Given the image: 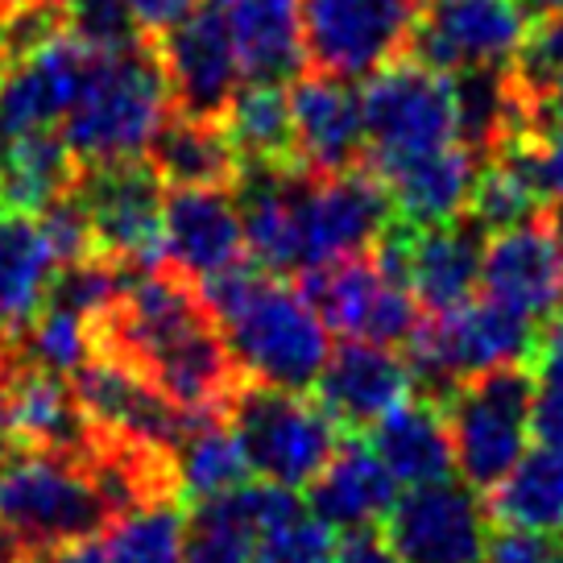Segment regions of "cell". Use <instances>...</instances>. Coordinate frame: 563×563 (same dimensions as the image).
<instances>
[{
  "instance_id": "cell-1",
  "label": "cell",
  "mask_w": 563,
  "mask_h": 563,
  "mask_svg": "<svg viewBox=\"0 0 563 563\" xmlns=\"http://www.w3.org/2000/svg\"><path fill=\"white\" fill-rule=\"evenodd\" d=\"M96 332H104L108 352H121L141 373H150L178 406L229 415L241 373L203 295L178 269L162 265L137 274L121 307Z\"/></svg>"
},
{
  "instance_id": "cell-2",
  "label": "cell",
  "mask_w": 563,
  "mask_h": 563,
  "mask_svg": "<svg viewBox=\"0 0 563 563\" xmlns=\"http://www.w3.org/2000/svg\"><path fill=\"white\" fill-rule=\"evenodd\" d=\"M216 328L229 344L241 382L278 389H311L332 356V332L302 295L265 265L236 262L199 282Z\"/></svg>"
},
{
  "instance_id": "cell-3",
  "label": "cell",
  "mask_w": 563,
  "mask_h": 563,
  "mask_svg": "<svg viewBox=\"0 0 563 563\" xmlns=\"http://www.w3.org/2000/svg\"><path fill=\"white\" fill-rule=\"evenodd\" d=\"M112 514L96 468L70 452L30 448L0 460V534L21 560L88 539Z\"/></svg>"
},
{
  "instance_id": "cell-4",
  "label": "cell",
  "mask_w": 563,
  "mask_h": 563,
  "mask_svg": "<svg viewBox=\"0 0 563 563\" xmlns=\"http://www.w3.org/2000/svg\"><path fill=\"white\" fill-rule=\"evenodd\" d=\"M170 79L162 67L158 37L121 54H96L84 88L63 117V137L79 162L141 158L170 117Z\"/></svg>"
},
{
  "instance_id": "cell-5",
  "label": "cell",
  "mask_w": 563,
  "mask_h": 563,
  "mask_svg": "<svg viewBox=\"0 0 563 563\" xmlns=\"http://www.w3.org/2000/svg\"><path fill=\"white\" fill-rule=\"evenodd\" d=\"M452 431L456 473L476 493L497 489L534 440V369L497 365L452 386L440 398Z\"/></svg>"
},
{
  "instance_id": "cell-6",
  "label": "cell",
  "mask_w": 563,
  "mask_h": 563,
  "mask_svg": "<svg viewBox=\"0 0 563 563\" xmlns=\"http://www.w3.org/2000/svg\"><path fill=\"white\" fill-rule=\"evenodd\" d=\"M365 117V166L386 175L389 166L422 158L456 141V100L452 75L398 54L365 75L361 84Z\"/></svg>"
},
{
  "instance_id": "cell-7",
  "label": "cell",
  "mask_w": 563,
  "mask_h": 563,
  "mask_svg": "<svg viewBox=\"0 0 563 563\" xmlns=\"http://www.w3.org/2000/svg\"><path fill=\"white\" fill-rule=\"evenodd\" d=\"M229 419L245 443L249 464L262 481L307 489L344 440V427L319 398L302 389L241 382L229 398Z\"/></svg>"
},
{
  "instance_id": "cell-8",
  "label": "cell",
  "mask_w": 563,
  "mask_h": 563,
  "mask_svg": "<svg viewBox=\"0 0 563 563\" xmlns=\"http://www.w3.org/2000/svg\"><path fill=\"white\" fill-rule=\"evenodd\" d=\"M543 328L514 316L493 299H468L456 311L422 316L415 335L406 340V361L415 369V386H427L431 398H443L452 386L497 365H522L539 349Z\"/></svg>"
},
{
  "instance_id": "cell-9",
  "label": "cell",
  "mask_w": 563,
  "mask_h": 563,
  "mask_svg": "<svg viewBox=\"0 0 563 563\" xmlns=\"http://www.w3.org/2000/svg\"><path fill=\"white\" fill-rule=\"evenodd\" d=\"M79 199L88 203L96 253L112 257L129 274H150L166 265V183L150 158H117V162H84Z\"/></svg>"
},
{
  "instance_id": "cell-10",
  "label": "cell",
  "mask_w": 563,
  "mask_h": 563,
  "mask_svg": "<svg viewBox=\"0 0 563 563\" xmlns=\"http://www.w3.org/2000/svg\"><path fill=\"white\" fill-rule=\"evenodd\" d=\"M75 398L100 435H108L112 443L158 452V456H170L178 440L203 415H220V410L178 406L150 373H141L121 352H104V356L96 352L88 365L75 373Z\"/></svg>"
},
{
  "instance_id": "cell-11",
  "label": "cell",
  "mask_w": 563,
  "mask_h": 563,
  "mask_svg": "<svg viewBox=\"0 0 563 563\" xmlns=\"http://www.w3.org/2000/svg\"><path fill=\"white\" fill-rule=\"evenodd\" d=\"M302 295L311 299L328 332L340 340H373L398 349L422 323V302L406 282L389 278L373 249L340 262L302 269Z\"/></svg>"
},
{
  "instance_id": "cell-12",
  "label": "cell",
  "mask_w": 563,
  "mask_h": 563,
  "mask_svg": "<svg viewBox=\"0 0 563 563\" xmlns=\"http://www.w3.org/2000/svg\"><path fill=\"white\" fill-rule=\"evenodd\" d=\"M419 0H299L307 70L335 79H365L406 54Z\"/></svg>"
},
{
  "instance_id": "cell-13",
  "label": "cell",
  "mask_w": 563,
  "mask_h": 563,
  "mask_svg": "<svg viewBox=\"0 0 563 563\" xmlns=\"http://www.w3.org/2000/svg\"><path fill=\"white\" fill-rule=\"evenodd\" d=\"M489 510L464 481L406 489L382 522V534L406 563H481L489 547Z\"/></svg>"
},
{
  "instance_id": "cell-14",
  "label": "cell",
  "mask_w": 563,
  "mask_h": 563,
  "mask_svg": "<svg viewBox=\"0 0 563 563\" xmlns=\"http://www.w3.org/2000/svg\"><path fill=\"white\" fill-rule=\"evenodd\" d=\"M530 13L518 0H419L406 54L435 70L510 63Z\"/></svg>"
},
{
  "instance_id": "cell-15",
  "label": "cell",
  "mask_w": 563,
  "mask_h": 563,
  "mask_svg": "<svg viewBox=\"0 0 563 563\" xmlns=\"http://www.w3.org/2000/svg\"><path fill=\"white\" fill-rule=\"evenodd\" d=\"M158 54L170 79V108L183 117L224 121L229 100L245 79L224 4H199L191 18L158 37Z\"/></svg>"
},
{
  "instance_id": "cell-16",
  "label": "cell",
  "mask_w": 563,
  "mask_h": 563,
  "mask_svg": "<svg viewBox=\"0 0 563 563\" xmlns=\"http://www.w3.org/2000/svg\"><path fill=\"white\" fill-rule=\"evenodd\" d=\"M389 220L394 199L365 162L344 175H311L302 191V269L365 253Z\"/></svg>"
},
{
  "instance_id": "cell-17",
  "label": "cell",
  "mask_w": 563,
  "mask_h": 563,
  "mask_svg": "<svg viewBox=\"0 0 563 563\" xmlns=\"http://www.w3.org/2000/svg\"><path fill=\"white\" fill-rule=\"evenodd\" d=\"M481 295L530 319L534 328L563 316V249L547 224V211L485 241Z\"/></svg>"
},
{
  "instance_id": "cell-18",
  "label": "cell",
  "mask_w": 563,
  "mask_h": 563,
  "mask_svg": "<svg viewBox=\"0 0 563 563\" xmlns=\"http://www.w3.org/2000/svg\"><path fill=\"white\" fill-rule=\"evenodd\" d=\"M166 265L183 278L208 282L211 274L245 262V220L232 187H170L166 195Z\"/></svg>"
},
{
  "instance_id": "cell-19",
  "label": "cell",
  "mask_w": 563,
  "mask_h": 563,
  "mask_svg": "<svg viewBox=\"0 0 563 563\" xmlns=\"http://www.w3.org/2000/svg\"><path fill=\"white\" fill-rule=\"evenodd\" d=\"M0 389H4L9 431L25 448H51L70 456L96 452V427L84 415L75 389L58 373L37 369L9 349H0Z\"/></svg>"
},
{
  "instance_id": "cell-20",
  "label": "cell",
  "mask_w": 563,
  "mask_h": 563,
  "mask_svg": "<svg viewBox=\"0 0 563 563\" xmlns=\"http://www.w3.org/2000/svg\"><path fill=\"white\" fill-rule=\"evenodd\" d=\"M415 394V369L389 344L344 340L319 369L316 398L335 415L344 431H369L398 402Z\"/></svg>"
},
{
  "instance_id": "cell-21",
  "label": "cell",
  "mask_w": 563,
  "mask_h": 563,
  "mask_svg": "<svg viewBox=\"0 0 563 563\" xmlns=\"http://www.w3.org/2000/svg\"><path fill=\"white\" fill-rule=\"evenodd\" d=\"M286 91H290L299 158L311 175H344L365 162L361 96H352L344 79L302 67Z\"/></svg>"
},
{
  "instance_id": "cell-22",
  "label": "cell",
  "mask_w": 563,
  "mask_h": 563,
  "mask_svg": "<svg viewBox=\"0 0 563 563\" xmlns=\"http://www.w3.org/2000/svg\"><path fill=\"white\" fill-rule=\"evenodd\" d=\"M91 63L96 51H88L75 34H63L42 54L0 70V141L63 121L88 79Z\"/></svg>"
},
{
  "instance_id": "cell-23",
  "label": "cell",
  "mask_w": 563,
  "mask_h": 563,
  "mask_svg": "<svg viewBox=\"0 0 563 563\" xmlns=\"http://www.w3.org/2000/svg\"><path fill=\"white\" fill-rule=\"evenodd\" d=\"M406 224V220H402ZM481 257H485V229L473 216L415 229L406 224V278L427 316L456 311L481 290Z\"/></svg>"
},
{
  "instance_id": "cell-24",
  "label": "cell",
  "mask_w": 563,
  "mask_h": 563,
  "mask_svg": "<svg viewBox=\"0 0 563 563\" xmlns=\"http://www.w3.org/2000/svg\"><path fill=\"white\" fill-rule=\"evenodd\" d=\"M307 489H311L307 506L344 534L382 527L386 514L394 510V501H398V481L386 468V460L377 456V448L361 435L340 440L332 460L323 464V473Z\"/></svg>"
},
{
  "instance_id": "cell-25",
  "label": "cell",
  "mask_w": 563,
  "mask_h": 563,
  "mask_svg": "<svg viewBox=\"0 0 563 563\" xmlns=\"http://www.w3.org/2000/svg\"><path fill=\"white\" fill-rule=\"evenodd\" d=\"M369 443L377 456L386 460L398 485L415 489V485H431V481H448L456 473V452H452V431H448V415H443L440 398H406L389 415L369 427Z\"/></svg>"
},
{
  "instance_id": "cell-26",
  "label": "cell",
  "mask_w": 563,
  "mask_h": 563,
  "mask_svg": "<svg viewBox=\"0 0 563 563\" xmlns=\"http://www.w3.org/2000/svg\"><path fill=\"white\" fill-rule=\"evenodd\" d=\"M476 154L468 145H443L422 158H410L402 166H389L386 183L389 199H394V216L415 224V229H431V224H448L468 211V195L476 183Z\"/></svg>"
},
{
  "instance_id": "cell-27",
  "label": "cell",
  "mask_w": 563,
  "mask_h": 563,
  "mask_svg": "<svg viewBox=\"0 0 563 563\" xmlns=\"http://www.w3.org/2000/svg\"><path fill=\"white\" fill-rule=\"evenodd\" d=\"M58 269L63 262L37 216L13 211L0 220V349H9L21 328L51 302Z\"/></svg>"
},
{
  "instance_id": "cell-28",
  "label": "cell",
  "mask_w": 563,
  "mask_h": 563,
  "mask_svg": "<svg viewBox=\"0 0 563 563\" xmlns=\"http://www.w3.org/2000/svg\"><path fill=\"white\" fill-rule=\"evenodd\" d=\"M187 518L175 501L150 497L112 514L104 527L79 543L54 551L58 563H183Z\"/></svg>"
},
{
  "instance_id": "cell-29",
  "label": "cell",
  "mask_w": 563,
  "mask_h": 563,
  "mask_svg": "<svg viewBox=\"0 0 563 563\" xmlns=\"http://www.w3.org/2000/svg\"><path fill=\"white\" fill-rule=\"evenodd\" d=\"M145 158L166 187H236L245 166L236 141L229 137V124L183 112L162 121Z\"/></svg>"
},
{
  "instance_id": "cell-30",
  "label": "cell",
  "mask_w": 563,
  "mask_h": 563,
  "mask_svg": "<svg viewBox=\"0 0 563 563\" xmlns=\"http://www.w3.org/2000/svg\"><path fill=\"white\" fill-rule=\"evenodd\" d=\"M84 162L63 137V129H30L21 137L4 141L0 150V195L4 208L21 216H42L54 199L75 191Z\"/></svg>"
},
{
  "instance_id": "cell-31",
  "label": "cell",
  "mask_w": 563,
  "mask_h": 563,
  "mask_svg": "<svg viewBox=\"0 0 563 563\" xmlns=\"http://www.w3.org/2000/svg\"><path fill=\"white\" fill-rule=\"evenodd\" d=\"M220 4L229 13L245 79L290 84L307 67L299 0H220Z\"/></svg>"
},
{
  "instance_id": "cell-32",
  "label": "cell",
  "mask_w": 563,
  "mask_h": 563,
  "mask_svg": "<svg viewBox=\"0 0 563 563\" xmlns=\"http://www.w3.org/2000/svg\"><path fill=\"white\" fill-rule=\"evenodd\" d=\"M249 510L257 522V560L253 563H335L340 530L323 522L295 489L262 481L245 485Z\"/></svg>"
},
{
  "instance_id": "cell-33",
  "label": "cell",
  "mask_w": 563,
  "mask_h": 563,
  "mask_svg": "<svg viewBox=\"0 0 563 563\" xmlns=\"http://www.w3.org/2000/svg\"><path fill=\"white\" fill-rule=\"evenodd\" d=\"M493 527L563 534V448L539 443L514 464V473L485 493Z\"/></svg>"
},
{
  "instance_id": "cell-34",
  "label": "cell",
  "mask_w": 563,
  "mask_h": 563,
  "mask_svg": "<svg viewBox=\"0 0 563 563\" xmlns=\"http://www.w3.org/2000/svg\"><path fill=\"white\" fill-rule=\"evenodd\" d=\"M175 456V485L183 501H211V497H224V493L249 485L253 464L232 419L220 415H203L191 431L178 440Z\"/></svg>"
},
{
  "instance_id": "cell-35",
  "label": "cell",
  "mask_w": 563,
  "mask_h": 563,
  "mask_svg": "<svg viewBox=\"0 0 563 563\" xmlns=\"http://www.w3.org/2000/svg\"><path fill=\"white\" fill-rule=\"evenodd\" d=\"M224 124H229V137L236 141V150H241V162H262V166H302L286 84L241 79L236 96L229 100Z\"/></svg>"
},
{
  "instance_id": "cell-36",
  "label": "cell",
  "mask_w": 563,
  "mask_h": 563,
  "mask_svg": "<svg viewBox=\"0 0 563 563\" xmlns=\"http://www.w3.org/2000/svg\"><path fill=\"white\" fill-rule=\"evenodd\" d=\"M257 560V522L249 510L245 485L199 501L187 522L183 563H253Z\"/></svg>"
},
{
  "instance_id": "cell-37",
  "label": "cell",
  "mask_w": 563,
  "mask_h": 563,
  "mask_svg": "<svg viewBox=\"0 0 563 563\" xmlns=\"http://www.w3.org/2000/svg\"><path fill=\"white\" fill-rule=\"evenodd\" d=\"M91 332H96L91 319H84L79 311L63 307V302H51V307H42L21 328L18 340L9 344V352L37 365V369H51L58 377H67V373H79L96 356L91 352L96 349V335Z\"/></svg>"
},
{
  "instance_id": "cell-38",
  "label": "cell",
  "mask_w": 563,
  "mask_h": 563,
  "mask_svg": "<svg viewBox=\"0 0 563 563\" xmlns=\"http://www.w3.org/2000/svg\"><path fill=\"white\" fill-rule=\"evenodd\" d=\"M547 211V199L539 195V187L530 183V175L518 166V158L510 154H493L481 162L468 195V216L485 232H501L514 224H527L534 216Z\"/></svg>"
},
{
  "instance_id": "cell-39",
  "label": "cell",
  "mask_w": 563,
  "mask_h": 563,
  "mask_svg": "<svg viewBox=\"0 0 563 563\" xmlns=\"http://www.w3.org/2000/svg\"><path fill=\"white\" fill-rule=\"evenodd\" d=\"M67 34L63 0H9L0 4V70L18 67Z\"/></svg>"
},
{
  "instance_id": "cell-40",
  "label": "cell",
  "mask_w": 563,
  "mask_h": 563,
  "mask_svg": "<svg viewBox=\"0 0 563 563\" xmlns=\"http://www.w3.org/2000/svg\"><path fill=\"white\" fill-rule=\"evenodd\" d=\"M67 34H75L96 54H121L145 42L137 13L129 0H70L67 4Z\"/></svg>"
},
{
  "instance_id": "cell-41",
  "label": "cell",
  "mask_w": 563,
  "mask_h": 563,
  "mask_svg": "<svg viewBox=\"0 0 563 563\" xmlns=\"http://www.w3.org/2000/svg\"><path fill=\"white\" fill-rule=\"evenodd\" d=\"M530 369H534V440L563 448V316L543 328Z\"/></svg>"
},
{
  "instance_id": "cell-42",
  "label": "cell",
  "mask_w": 563,
  "mask_h": 563,
  "mask_svg": "<svg viewBox=\"0 0 563 563\" xmlns=\"http://www.w3.org/2000/svg\"><path fill=\"white\" fill-rule=\"evenodd\" d=\"M510 70L527 91H543L563 75V13H539L527 25L510 58Z\"/></svg>"
},
{
  "instance_id": "cell-43",
  "label": "cell",
  "mask_w": 563,
  "mask_h": 563,
  "mask_svg": "<svg viewBox=\"0 0 563 563\" xmlns=\"http://www.w3.org/2000/svg\"><path fill=\"white\" fill-rule=\"evenodd\" d=\"M42 220V232L51 236L54 253H58V262L70 265V262H84L96 253V232H91V216H88V203L79 199V191H67L63 199H54L51 208L37 216Z\"/></svg>"
},
{
  "instance_id": "cell-44",
  "label": "cell",
  "mask_w": 563,
  "mask_h": 563,
  "mask_svg": "<svg viewBox=\"0 0 563 563\" xmlns=\"http://www.w3.org/2000/svg\"><path fill=\"white\" fill-rule=\"evenodd\" d=\"M481 563H563V534L493 527Z\"/></svg>"
},
{
  "instance_id": "cell-45",
  "label": "cell",
  "mask_w": 563,
  "mask_h": 563,
  "mask_svg": "<svg viewBox=\"0 0 563 563\" xmlns=\"http://www.w3.org/2000/svg\"><path fill=\"white\" fill-rule=\"evenodd\" d=\"M335 563H406V560L389 547V539L382 530L369 527V530H349V534H344Z\"/></svg>"
},
{
  "instance_id": "cell-46",
  "label": "cell",
  "mask_w": 563,
  "mask_h": 563,
  "mask_svg": "<svg viewBox=\"0 0 563 563\" xmlns=\"http://www.w3.org/2000/svg\"><path fill=\"white\" fill-rule=\"evenodd\" d=\"M133 13H137L141 30L150 37H162L166 30H175L183 18H191L203 0H129Z\"/></svg>"
},
{
  "instance_id": "cell-47",
  "label": "cell",
  "mask_w": 563,
  "mask_h": 563,
  "mask_svg": "<svg viewBox=\"0 0 563 563\" xmlns=\"http://www.w3.org/2000/svg\"><path fill=\"white\" fill-rule=\"evenodd\" d=\"M534 96V129L530 137H563V75L551 79L543 91H530Z\"/></svg>"
},
{
  "instance_id": "cell-48",
  "label": "cell",
  "mask_w": 563,
  "mask_h": 563,
  "mask_svg": "<svg viewBox=\"0 0 563 563\" xmlns=\"http://www.w3.org/2000/svg\"><path fill=\"white\" fill-rule=\"evenodd\" d=\"M9 440H13V431H9V410H4V389H0V460L9 456Z\"/></svg>"
},
{
  "instance_id": "cell-49",
  "label": "cell",
  "mask_w": 563,
  "mask_h": 563,
  "mask_svg": "<svg viewBox=\"0 0 563 563\" xmlns=\"http://www.w3.org/2000/svg\"><path fill=\"white\" fill-rule=\"evenodd\" d=\"M547 224H551V232H555V241L563 249V199L560 203H547Z\"/></svg>"
},
{
  "instance_id": "cell-50",
  "label": "cell",
  "mask_w": 563,
  "mask_h": 563,
  "mask_svg": "<svg viewBox=\"0 0 563 563\" xmlns=\"http://www.w3.org/2000/svg\"><path fill=\"white\" fill-rule=\"evenodd\" d=\"M539 13H563V0H534Z\"/></svg>"
},
{
  "instance_id": "cell-51",
  "label": "cell",
  "mask_w": 563,
  "mask_h": 563,
  "mask_svg": "<svg viewBox=\"0 0 563 563\" xmlns=\"http://www.w3.org/2000/svg\"><path fill=\"white\" fill-rule=\"evenodd\" d=\"M0 211H4V195H0Z\"/></svg>"
},
{
  "instance_id": "cell-52",
  "label": "cell",
  "mask_w": 563,
  "mask_h": 563,
  "mask_svg": "<svg viewBox=\"0 0 563 563\" xmlns=\"http://www.w3.org/2000/svg\"><path fill=\"white\" fill-rule=\"evenodd\" d=\"M0 4H9V0H0Z\"/></svg>"
}]
</instances>
